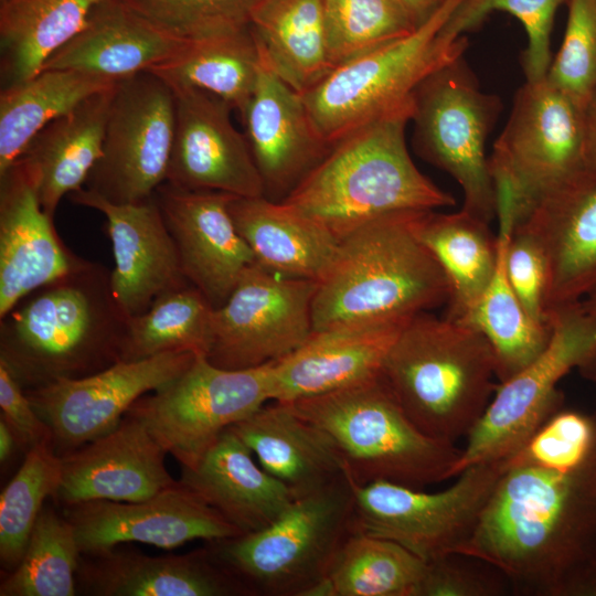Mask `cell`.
<instances>
[{"instance_id": "obj_1", "label": "cell", "mask_w": 596, "mask_h": 596, "mask_svg": "<svg viewBox=\"0 0 596 596\" xmlns=\"http://www.w3.org/2000/svg\"><path fill=\"white\" fill-rule=\"evenodd\" d=\"M462 554L525 596H596V447L558 471L508 465Z\"/></svg>"}, {"instance_id": "obj_2", "label": "cell", "mask_w": 596, "mask_h": 596, "mask_svg": "<svg viewBox=\"0 0 596 596\" xmlns=\"http://www.w3.org/2000/svg\"><path fill=\"white\" fill-rule=\"evenodd\" d=\"M128 318L110 270L84 259L0 317V360L23 390L88 376L120 361Z\"/></svg>"}, {"instance_id": "obj_3", "label": "cell", "mask_w": 596, "mask_h": 596, "mask_svg": "<svg viewBox=\"0 0 596 596\" xmlns=\"http://www.w3.org/2000/svg\"><path fill=\"white\" fill-rule=\"evenodd\" d=\"M426 211L390 213L339 240L317 281L313 332L405 322L448 301L444 270L418 235Z\"/></svg>"}, {"instance_id": "obj_4", "label": "cell", "mask_w": 596, "mask_h": 596, "mask_svg": "<svg viewBox=\"0 0 596 596\" xmlns=\"http://www.w3.org/2000/svg\"><path fill=\"white\" fill-rule=\"evenodd\" d=\"M414 107L344 136L283 202L338 241L390 213L453 206L454 196L424 175L409 156L405 129Z\"/></svg>"}, {"instance_id": "obj_5", "label": "cell", "mask_w": 596, "mask_h": 596, "mask_svg": "<svg viewBox=\"0 0 596 596\" xmlns=\"http://www.w3.org/2000/svg\"><path fill=\"white\" fill-rule=\"evenodd\" d=\"M381 373L408 418L427 436L451 444L469 434L498 386L487 339L429 311L406 322Z\"/></svg>"}, {"instance_id": "obj_6", "label": "cell", "mask_w": 596, "mask_h": 596, "mask_svg": "<svg viewBox=\"0 0 596 596\" xmlns=\"http://www.w3.org/2000/svg\"><path fill=\"white\" fill-rule=\"evenodd\" d=\"M289 404L331 437L354 485L390 481L424 489L451 478L460 448L424 434L381 372Z\"/></svg>"}, {"instance_id": "obj_7", "label": "cell", "mask_w": 596, "mask_h": 596, "mask_svg": "<svg viewBox=\"0 0 596 596\" xmlns=\"http://www.w3.org/2000/svg\"><path fill=\"white\" fill-rule=\"evenodd\" d=\"M356 530L348 477L296 498L266 528L206 545L251 596H312Z\"/></svg>"}, {"instance_id": "obj_8", "label": "cell", "mask_w": 596, "mask_h": 596, "mask_svg": "<svg viewBox=\"0 0 596 596\" xmlns=\"http://www.w3.org/2000/svg\"><path fill=\"white\" fill-rule=\"evenodd\" d=\"M460 1L446 0L411 34L339 65L301 94L317 131L329 145L363 125L413 108L417 86L462 56L467 39L441 31Z\"/></svg>"}, {"instance_id": "obj_9", "label": "cell", "mask_w": 596, "mask_h": 596, "mask_svg": "<svg viewBox=\"0 0 596 596\" xmlns=\"http://www.w3.org/2000/svg\"><path fill=\"white\" fill-rule=\"evenodd\" d=\"M585 111L545 77L520 87L488 158L497 214L514 226L541 199L587 172Z\"/></svg>"}, {"instance_id": "obj_10", "label": "cell", "mask_w": 596, "mask_h": 596, "mask_svg": "<svg viewBox=\"0 0 596 596\" xmlns=\"http://www.w3.org/2000/svg\"><path fill=\"white\" fill-rule=\"evenodd\" d=\"M552 333L545 350L528 366L498 383L485 413L466 436L450 477L479 464L514 455L561 409L560 381L577 369L596 380V323L581 300L550 311Z\"/></svg>"}, {"instance_id": "obj_11", "label": "cell", "mask_w": 596, "mask_h": 596, "mask_svg": "<svg viewBox=\"0 0 596 596\" xmlns=\"http://www.w3.org/2000/svg\"><path fill=\"white\" fill-rule=\"evenodd\" d=\"M414 102L417 153L456 180L465 211L490 223L498 201L486 140L500 113V98L480 89L461 56L428 75L415 89Z\"/></svg>"}, {"instance_id": "obj_12", "label": "cell", "mask_w": 596, "mask_h": 596, "mask_svg": "<svg viewBox=\"0 0 596 596\" xmlns=\"http://www.w3.org/2000/svg\"><path fill=\"white\" fill-rule=\"evenodd\" d=\"M270 363L230 370L199 354L183 374L141 396L127 413L181 468H193L224 430L272 402Z\"/></svg>"}, {"instance_id": "obj_13", "label": "cell", "mask_w": 596, "mask_h": 596, "mask_svg": "<svg viewBox=\"0 0 596 596\" xmlns=\"http://www.w3.org/2000/svg\"><path fill=\"white\" fill-rule=\"evenodd\" d=\"M504 469L505 459L475 465L436 492L390 481H351L355 528L394 541L425 562L460 553Z\"/></svg>"}, {"instance_id": "obj_14", "label": "cell", "mask_w": 596, "mask_h": 596, "mask_svg": "<svg viewBox=\"0 0 596 596\" xmlns=\"http://www.w3.org/2000/svg\"><path fill=\"white\" fill-rule=\"evenodd\" d=\"M175 130V97L151 72L116 82L103 153L85 189L105 200L136 203L167 181Z\"/></svg>"}, {"instance_id": "obj_15", "label": "cell", "mask_w": 596, "mask_h": 596, "mask_svg": "<svg viewBox=\"0 0 596 596\" xmlns=\"http://www.w3.org/2000/svg\"><path fill=\"white\" fill-rule=\"evenodd\" d=\"M317 281L285 277L253 264L226 301L214 308L206 359L238 370L274 362L299 348L313 332Z\"/></svg>"}, {"instance_id": "obj_16", "label": "cell", "mask_w": 596, "mask_h": 596, "mask_svg": "<svg viewBox=\"0 0 596 596\" xmlns=\"http://www.w3.org/2000/svg\"><path fill=\"white\" fill-rule=\"evenodd\" d=\"M196 355L172 351L118 361L88 376L24 392L50 427L53 448L62 457L116 428L137 400L178 379Z\"/></svg>"}, {"instance_id": "obj_17", "label": "cell", "mask_w": 596, "mask_h": 596, "mask_svg": "<svg viewBox=\"0 0 596 596\" xmlns=\"http://www.w3.org/2000/svg\"><path fill=\"white\" fill-rule=\"evenodd\" d=\"M62 508L82 554L126 542L171 550L194 540L209 542L242 534L179 480L139 501L91 500Z\"/></svg>"}, {"instance_id": "obj_18", "label": "cell", "mask_w": 596, "mask_h": 596, "mask_svg": "<svg viewBox=\"0 0 596 596\" xmlns=\"http://www.w3.org/2000/svg\"><path fill=\"white\" fill-rule=\"evenodd\" d=\"M175 130L167 181L187 190L264 196L247 138L232 124V107L191 87H171Z\"/></svg>"}, {"instance_id": "obj_19", "label": "cell", "mask_w": 596, "mask_h": 596, "mask_svg": "<svg viewBox=\"0 0 596 596\" xmlns=\"http://www.w3.org/2000/svg\"><path fill=\"white\" fill-rule=\"evenodd\" d=\"M174 241L183 274L213 308L221 307L243 272L256 264L236 230L230 202L233 194L187 190L169 182L155 192Z\"/></svg>"}, {"instance_id": "obj_20", "label": "cell", "mask_w": 596, "mask_h": 596, "mask_svg": "<svg viewBox=\"0 0 596 596\" xmlns=\"http://www.w3.org/2000/svg\"><path fill=\"white\" fill-rule=\"evenodd\" d=\"M68 198L105 215L115 259L110 284L129 317L145 312L160 295L190 284L155 195L117 204L82 188Z\"/></svg>"}, {"instance_id": "obj_21", "label": "cell", "mask_w": 596, "mask_h": 596, "mask_svg": "<svg viewBox=\"0 0 596 596\" xmlns=\"http://www.w3.org/2000/svg\"><path fill=\"white\" fill-rule=\"evenodd\" d=\"M167 450L136 416L126 413L111 432L61 457V482L52 497L61 507L91 501H139L178 483Z\"/></svg>"}, {"instance_id": "obj_22", "label": "cell", "mask_w": 596, "mask_h": 596, "mask_svg": "<svg viewBox=\"0 0 596 596\" xmlns=\"http://www.w3.org/2000/svg\"><path fill=\"white\" fill-rule=\"evenodd\" d=\"M243 121L264 196L273 201L286 199L332 148L317 131L302 95L262 56Z\"/></svg>"}, {"instance_id": "obj_23", "label": "cell", "mask_w": 596, "mask_h": 596, "mask_svg": "<svg viewBox=\"0 0 596 596\" xmlns=\"http://www.w3.org/2000/svg\"><path fill=\"white\" fill-rule=\"evenodd\" d=\"M84 259L61 240L20 162L0 174V317Z\"/></svg>"}, {"instance_id": "obj_24", "label": "cell", "mask_w": 596, "mask_h": 596, "mask_svg": "<svg viewBox=\"0 0 596 596\" xmlns=\"http://www.w3.org/2000/svg\"><path fill=\"white\" fill-rule=\"evenodd\" d=\"M117 547V546H116ZM116 547L82 554L76 592L92 596H251L209 546L149 556Z\"/></svg>"}, {"instance_id": "obj_25", "label": "cell", "mask_w": 596, "mask_h": 596, "mask_svg": "<svg viewBox=\"0 0 596 596\" xmlns=\"http://www.w3.org/2000/svg\"><path fill=\"white\" fill-rule=\"evenodd\" d=\"M515 225L543 249L547 312L579 301L596 283V177L586 172L544 196Z\"/></svg>"}, {"instance_id": "obj_26", "label": "cell", "mask_w": 596, "mask_h": 596, "mask_svg": "<svg viewBox=\"0 0 596 596\" xmlns=\"http://www.w3.org/2000/svg\"><path fill=\"white\" fill-rule=\"evenodd\" d=\"M406 322L312 332L295 351L270 363L272 401L290 403L379 374Z\"/></svg>"}, {"instance_id": "obj_27", "label": "cell", "mask_w": 596, "mask_h": 596, "mask_svg": "<svg viewBox=\"0 0 596 596\" xmlns=\"http://www.w3.org/2000/svg\"><path fill=\"white\" fill-rule=\"evenodd\" d=\"M228 428L295 498L347 477L343 459L331 437L298 415L289 403L268 402Z\"/></svg>"}, {"instance_id": "obj_28", "label": "cell", "mask_w": 596, "mask_h": 596, "mask_svg": "<svg viewBox=\"0 0 596 596\" xmlns=\"http://www.w3.org/2000/svg\"><path fill=\"white\" fill-rule=\"evenodd\" d=\"M125 0H104L42 70H76L119 81L162 64L183 45Z\"/></svg>"}, {"instance_id": "obj_29", "label": "cell", "mask_w": 596, "mask_h": 596, "mask_svg": "<svg viewBox=\"0 0 596 596\" xmlns=\"http://www.w3.org/2000/svg\"><path fill=\"white\" fill-rule=\"evenodd\" d=\"M255 459L227 428L193 468H181L179 481L242 534L256 532L280 517L296 498Z\"/></svg>"}, {"instance_id": "obj_30", "label": "cell", "mask_w": 596, "mask_h": 596, "mask_svg": "<svg viewBox=\"0 0 596 596\" xmlns=\"http://www.w3.org/2000/svg\"><path fill=\"white\" fill-rule=\"evenodd\" d=\"M115 85L49 123L17 160L31 177L42 209L53 219L61 200L85 185L102 157Z\"/></svg>"}, {"instance_id": "obj_31", "label": "cell", "mask_w": 596, "mask_h": 596, "mask_svg": "<svg viewBox=\"0 0 596 596\" xmlns=\"http://www.w3.org/2000/svg\"><path fill=\"white\" fill-rule=\"evenodd\" d=\"M230 212L255 262L268 272L318 281L339 241L294 206L266 196L233 195Z\"/></svg>"}, {"instance_id": "obj_32", "label": "cell", "mask_w": 596, "mask_h": 596, "mask_svg": "<svg viewBox=\"0 0 596 596\" xmlns=\"http://www.w3.org/2000/svg\"><path fill=\"white\" fill-rule=\"evenodd\" d=\"M251 30L263 61L300 94L333 70L324 0H259L252 12Z\"/></svg>"}, {"instance_id": "obj_33", "label": "cell", "mask_w": 596, "mask_h": 596, "mask_svg": "<svg viewBox=\"0 0 596 596\" xmlns=\"http://www.w3.org/2000/svg\"><path fill=\"white\" fill-rule=\"evenodd\" d=\"M104 0H1L0 43L3 87L42 71L47 60L86 24Z\"/></svg>"}, {"instance_id": "obj_34", "label": "cell", "mask_w": 596, "mask_h": 596, "mask_svg": "<svg viewBox=\"0 0 596 596\" xmlns=\"http://www.w3.org/2000/svg\"><path fill=\"white\" fill-rule=\"evenodd\" d=\"M418 235L439 263L449 285L447 318L460 321L477 305L497 266L498 245L489 223L461 209L426 211Z\"/></svg>"}, {"instance_id": "obj_35", "label": "cell", "mask_w": 596, "mask_h": 596, "mask_svg": "<svg viewBox=\"0 0 596 596\" xmlns=\"http://www.w3.org/2000/svg\"><path fill=\"white\" fill-rule=\"evenodd\" d=\"M117 81L76 70H42L0 94V174L49 123Z\"/></svg>"}, {"instance_id": "obj_36", "label": "cell", "mask_w": 596, "mask_h": 596, "mask_svg": "<svg viewBox=\"0 0 596 596\" xmlns=\"http://www.w3.org/2000/svg\"><path fill=\"white\" fill-rule=\"evenodd\" d=\"M260 53L248 29L184 42L162 64L151 68L170 87H191L215 95L243 119L252 98Z\"/></svg>"}, {"instance_id": "obj_37", "label": "cell", "mask_w": 596, "mask_h": 596, "mask_svg": "<svg viewBox=\"0 0 596 596\" xmlns=\"http://www.w3.org/2000/svg\"><path fill=\"white\" fill-rule=\"evenodd\" d=\"M512 223L499 219L498 257L493 277L473 309L460 322L477 329L489 342L498 383L504 382L547 347L552 327L533 320L513 291L505 269V247Z\"/></svg>"}, {"instance_id": "obj_38", "label": "cell", "mask_w": 596, "mask_h": 596, "mask_svg": "<svg viewBox=\"0 0 596 596\" xmlns=\"http://www.w3.org/2000/svg\"><path fill=\"white\" fill-rule=\"evenodd\" d=\"M425 568L398 543L355 530L312 596H417Z\"/></svg>"}, {"instance_id": "obj_39", "label": "cell", "mask_w": 596, "mask_h": 596, "mask_svg": "<svg viewBox=\"0 0 596 596\" xmlns=\"http://www.w3.org/2000/svg\"><path fill=\"white\" fill-rule=\"evenodd\" d=\"M213 311L210 301L191 284L160 295L145 312L128 318L120 361L172 351L206 356Z\"/></svg>"}, {"instance_id": "obj_40", "label": "cell", "mask_w": 596, "mask_h": 596, "mask_svg": "<svg viewBox=\"0 0 596 596\" xmlns=\"http://www.w3.org/2000/svg\"><path fill=\"white\" fill-rule=\"evenodd\" d=\"M81 556L72 523L44 505L21 562L1 582L0 596H74Z\"/></svg>"}, {"instance_id": "obj_41", "label": "cell", "mask_w": 596, "mask_h": 596, "mask_svg": "<svg viewBox=\"0 0 596 596\" xmlns=\"http://www.w3.org/2000/svg\"><path fill=\"white\" fill-rule=\"evenodd\" d=\"M62 476V460L52 440L24 455L23 462L0 494V563L10 573L21 562L33 526L55 493Z\"/></svg>"}, {"instance_id": "obj_42", "label": "cell", "mask_w": 596, "mask_h": 596, "mask_svg": "<svg viewBox=\"0 0 596 596\" xmlns=\"http://www.w3.org/2000/svg\"><path fill=\"white\" fill-rule=\"evenodd\" d=\"M324 22L332 68L417 28L392 0H324Z\"/></svg>"}, {"instance_id": "obj_43", "label": "cell", "mask_w": 596, "mask_h": 596, "mask_svg": "<svg viewBox=\"0 0 596 596\" xmlns=\"http://www.w3.org/2000/svg\"><path fill=\"white\" fill-rule=\"evenodd\" d=\"M567 0H461L441 31L453 38L475 30L492 11L515 17L523 25L528 45L522 53L526 81L546 76L551 65V32L558 7Z\"/></svg>"}, {"instance_id": "obj_44", "label": "cell", "mask_w": 596, "mask_h": 596, "mask_svg": "<svg viewBox=\"0 0 596 596\" xmlns=\"http://www.w3.org/2000/svg\"><path fill=\"white\" fill-rule=\"evenodd\" d=\"M125 1L167 34L190 42L248 29L259 0Z\"/></svg>"}, {"instance_id": "obj_45", "label": "cell", "mask_w": 596, "mask_h": 596, "mask_svg": "<svg viewBox=\"0 0 596 596\" xmlns=\"http://www.w3.org/2000/svg\"><path fill=\"white\" fill-rule=\"evenodd\" d=\"M568 15L561 47L546 81L582 108L596 93V0H567Z\"/></svg>"}, {"instance_id": "obj_46", "label": "cell", "mask_w": 596, "mask_h": 596, "mask_svg": "<svg viewBox=\"0 0 596 596\" xmlns=\"http://www.w3.org/2000/svg\"><path fill=\"white\" fill-rule=\"evenodd\" d=\"M595 447L596 414L558 409L505 461L568 471L584 464Z\"/></svg>"}, {"instance_id": "obj_47", "label": "cell", "mask_w": 596, "mask_h": 596, "mask_svg": "<svg viewBox=\"0 0 596 596\" xmlns=\"http://www.w3.org/2000/svg\"><path fill=\"white\" fill-rule=\"evenodd\" d=\"M511 592L491 564L462 553L426 562L417 596H501Z\"/></svg>"}, {"instance_id": "obj_48", "label": "cell", "mask_w": 596, "mask_h": 596, "mask_svg": "<svg viewBox=\"0 0 596 596\" xmlns=\"http://www.w3.org/2000/svg\"><path fill=\"white\" fill-rule=\"evenodd\" d=\"M505 269L510 285L529 316L549 326L546 259L536 238L520 225L512 227L508 238Z\"/></svg>"}, {"instance_id": "obj_49", "label": "cell", "mask_w": 596, "mask_h": 596, "mask_svg": "<svg viewBox=\"0 0 596 596\" xmlns=\"http://www.w3.org/2000/svg\"><path fill=\"white\" fill-rule=\"evenodd\" d=\"M0 409V418L10 427L24 455L36 445L52 440L50 427L39 416L23 387L1 360Z\"/></svg>"}, {"instance_id": "obj_50", "label": "cell", "mask_w": 596, "mask_h": 596, "mask_svg": "<svg viewBox=\"0 0 596 596\" xmlns=\"http://www.w3.org/2000/svg\"><path fill=\"white\" fill-rule=\"evenodd\" d=\"M411 19L415 26L425 23L446 0H392Z\"/></svg>"}, {"instance_id": "obj_51", "label": "cell", "mask_w": 596, "mask_h": 596, "mask_svg": "<svg viewBox=\"0 0 596 596\" xmlns=\"http://www.w3.org/2000/svg\"><path fill=\"white\" fill-rule=\"evenodd\" d=\"M586 171L596 177V93L586 107Z\"/></svg>"}, {"instance_id": "obj_52", "label": "cell", "mask_w": 596, "mask_h": 596, "mask_svg": "<svg viewBox=\"0 0 596 596\" xmlns=\"http://www.w3.org/2000/svg\"><path fill=\"white\" fill-rule=\"evenodd\" d=\"M19 449L17 438L4 421L0 418V462L6 464Z\"/></svg>"}, {"instance_id": "obj_53", "label": "cell", "mask_w": 596, "mask_h": 596, "mask_svg": "<svg viewBox=\"0 0 596 596\" xmlns=\"http://www.w3.org/2000/svg\"><path fill=\"white\" fill-rule=\"evenodd\" d=\"M581 304L588 316L596 323V283L590 287L586 295L581 299Z\"/></svg>"}]
</instances>
